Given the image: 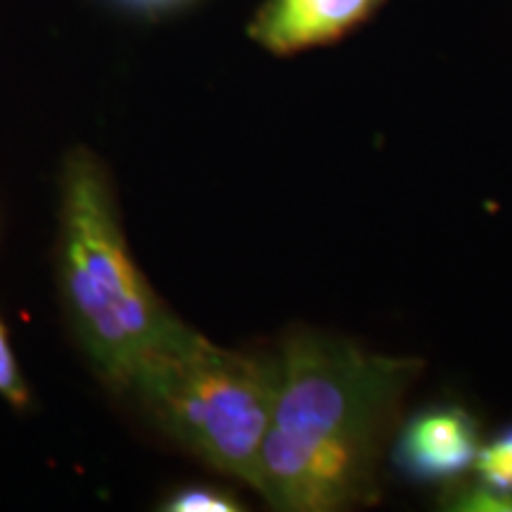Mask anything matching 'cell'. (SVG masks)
I'll return each instance as SVG.
<instances>
[{
    "instance_id": "obj_1",
    "label": "cell",
    "mask_w": 512,
    "mask_h": 512,
    "mask_svg": "<svg viewBox=\"0 0 512 512\" xmlns=\"http://www.w3.org/2000/svg\"><path fill=\"white\" fill-rule=\"evenodd\" d=\"M275 358L278 389L252 489L287 512L373 503L384 439L422 363L313 330L287 335Z\"/></svg>"
},
{
    "instance_id": "obj_3",
    "label": "cell",
    "mask_w": 512,
    "mask_h": 512,
    "mask_svg": "<svg viewBox=\"0 0 512 512\" xmlns=\"http://www.w3.org/2000/svg\"><path fill=\"white\" fill-rule=\"evenodd\" d=\"M275 389L278 358L223 349L176 318L126 392L185 451L252 486Z\"/></svg>"
},
{
    "instance_id": "obj_9",
    "label": "cell",
    "mask_w": 512,
    "mask_h": 512,
    "mask_svg": "<svg viewBox=\"0 0 512 512\" xmlns=\"http://www.w3.org/2000/svg\"><path fill=\"white\" fill-rule=\"evenodd\" d=\"M453 510H494V512H510L512 510V494L508 491H496L489 486H463V489L453 491L448 496Z\"/></svg>"
},
{
    "instance_id": "obj_6",
    "label": "cell",
    "mask_w": 512,
    "mask_h": 512,
    "mask_svg": "<svg viewBox=\"0 0 512 512\" xmlns=\"http://www.w3.org/2000/svg\"><path fill=\"white\" fill-rule=\"evenodd\" d=\"M472 467H475L479 484L512 494V425L494 441L479 448Z\"/></svg>"
},
{
    "instance_id": "obj_8",
    "label": "cell",
    "mask_w": 512,
    "mask_h": 512,
    "mask_svg": "<svg viewBox=\"0 0 512 512\" xmlns=\"http://www.w3.org/2000/svg\"><path fill=\"white\" fill-rule=\"evenodd\" d=\"M0 396L15 408H24L29 403V387L24 382L22 370H19L3 323H0Z\"/></svg>"
},
{
    "instance_id": "obj_10",
    "label": "cell",
    "mask_w": 512,
    "mask_h": 512,
    "mask_svg": "<svg viewBox=\"0 0 512 512\" xmlns=\"http://www.w3.org/2000/svg\"><path fill=\"white\" fill-rule=\"evenodd\" d=\"M117 3L126 5V8L138 10V12H147V15H155V12H169L176 8H183V5L192 3V0H117Z\"/></svg>"
},
{
    "instance_id": "obj_7",
    "label": "cell",
    "mask_w": 512,
    "mask_h": 512,
    "mask_svg": "<svg viewBox=\"0 0 512 512\" xmlns=\"http://www.w3.org/2000/svg\"><path fill=\"white\" fill-rule=\"evenodd\" d=\"M164 510L171 512H238L242 505L238 498L216 486L192 484L183 486L166 498Z\"/></svg>"
},
{
    "instance_id": "obj_5",
    "label": "cell",
    "mask_w": 512,
    "mask_h": 512,
    "mask_svg": "<svg viewBox=\"0 0 512 512\" xmlns=\"http://www.w3.org/2000/svg\"><path fill=\"white\" fill-rule=\"evenodd\" d=\"M479 425L465 408L430 406L415 413L396 439V467L415 482H453L475 465Z\"/></svg>"
},
{
    "instance_id": "obj_4",
    "label": "cell",
    "mask_w": 512,
    "mask_h": 512,
    "mask_svg": "<svg viewBox=\"0 0 512 512\" xmlns=\"http://www.w3.org/2000/svg\"><path fill=\"white\" fill-rule=\"evenodd\" d=\"M387 0H264L249 36L273 55L332 46L368 22Z\"/></svg>"
},
{
    "instance_id": "obj_2",
    "label": "cell",
    "mask_w": 512,
    "mask_h": 512,
    "mask_svg": "<svg viewBox=\"0 0 512 512\" xmlns=\"http://www.w3.org/2000/svg\"><path fill=\"white\" fill-rule=\"evenodd\" d=\"M60 280L95 370L114 392H126L176 316L133 261L105 169L83 150L64 164Z\"/></svg>"
}]
</instances>
